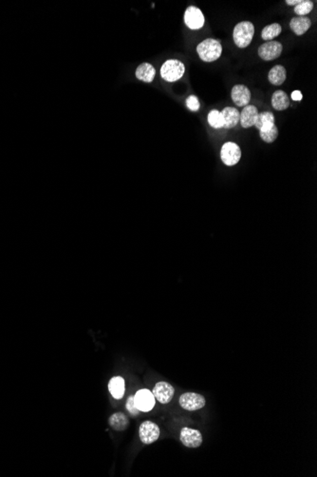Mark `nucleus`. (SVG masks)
Masks as SVG:
<instances>
[{"label": "nucleus", "instance_id": "obj_15", "mask_svg": "<svg viewBox=\"0 0 317 477\" xmlns=\"http://www.w3.org/2000/svg\"><path fill=\"white\" fill-rule=\"evenodd\" d=\"M221 113L224 118V128L225 129H232L238 124L240 113L235 108H224Z\"/></svg>", "mask_w": 317, "mask_h": 477}, {"label": "nucleus", "instance_id": "obj_13", "mask_svg": "<svg viewBox=\"0 0 317 477\" xmlns=\"http://www.w3.org/2000/svg\"><path fill=\"white\" fill-rule=\"evenodd\" d=\"M258 116H259V111L256 106L247 105L246 107L243 108L240 114V119H239L242 128L248 129L255 126Z\"/></svg>", "mask_w": 317, "mask_h": 477}, {"label": "nucleus", "instance_id": "obj_20", "mask_svg": "<svg viewBox=\"0 0 317 477\" xmlns=\"http://www.w3.org/2000/svg\"><path fill=\"white\" fill-rule=\"evenodd\" d=\"M275 119L272 113L271 112H262L259 114L257 121L255 123V127L259 131L269 129L272 125H274Z\"/></svg>", "mask_w": 317, "mask_h": 477}, {"label": "nucleus", "instance_id": "obj_7", "mask_svg": "<svg viewBox=\"0 0 317 477\" xmlns=\"http://www.w3.org/2000/svg\"><path fill=\"white\" fill-rule=\"evenodd\" d=\"M283 46L278 41H268L263 43L258 51L259 57L265 61L276 60L281 56Z\"/></svg>", "mask_w": 317, "mask_h": 477}, {"label": "nucleus", "instance_id": "obj_10", "mask_svg": "<svg viewBox=\"0 0 317 477\" xmlns=\"http://www.w3.org/2000/svg\"><path fill=\"white\" fill-rule=\"evenodd\" d=\"M180 439L187 448H199L202 444V434L199 429L182 428L181 430Z\"/></svg>", "mask_w": 317, "mask_h": 477}, {"label": "nucleus", "instance_id": "obj_16", "mask_svg": "<svg viewBox=\"0 0 317 477\" xmlns=\"http://www.w3.org/2000/svg\"><path fill=\"white\" fill-rule=\"evenodd\" d=\"M135 74H136V77L139 80L146 82V83H150V82H152L153 79L156 75V70L151 64L142 63L137 68Z\"/></svg>", "mask_w": 317, "mask_h": 477}, {"label": "nucleus", "instance_id": "obj_17", "mask_svg": "<svg viewBox=\"0 0 317 477\" xmlns=\"http://www.w3.org/2000/svg\"><path fill=\"white\" fill-rule=\"evenodd\" d=\"M272 106L276 111L287 110L290 106L289 96L284 91H275L272 96Z\"/></svg>", "mask_w": 317, "mask_h": 477}, {"label": "nucleus", "instance_id": "obj_25", "mask_svg": "<svg viewBox=\"0 0 317 477\" xmlns=\"http://www.w3.org/2000/svg\"><path fill=\"white\" fill-rule=\"evenodd\" d=\"M314 2L311 0H300V2L294 7V12L298 16H306L313 11Z\"/></svg>", "mask_w": 317, "mask_h": 477}, {"label": "nucleus", "instance_id": "obj_28", "mask_svg": "<svg viewBox=\"0 0 317 477\" xmlns=\"http://www.w3.org/2000/svg\"><path fill=\"white\" fill-rule=\"evenodd\" d=\"M292 99L294 101H300L302 99V94L300 91H294L292 93Z\"/></svg>", "mask_w": 317, "mask_h": 477}, {"label": "nucleus", "instance_id": "obj_11", "mask_svg": "<svg viewBox=\"0 0 317 477\" xmlns=\"http://www.w3.org/2000/svg\"><path fill=\"white\" fill-rule=\"evenodd\" d=\"M134 400H135L136 407L140 412H149L154 408L156 399L153 395L152 392H150L149 390L143 389L137 392V394L134 395Z\"/></svg>", "mask_w": 317, "mask_h": 477}, {"label": "nucleus", "instance_id": "obj_21", "mask_svg": "<svg viewBox=\"0 0 317 477\" xmlns=\"http://www.w3.org/2000/svg\"><path fill=\"white\" fill-rule=\"evenodd\" d=\"M108 423H109V425L112 429L118 430V431L125 430L130 425L129 419L122 413L113 414L108 419Z\"/></svg>", "mask_w": 317, "mask_h": 477}, {"label": "nucleus", "instance_id": "obj_1", "mask_svg": "<svg viewBox=\"0 0 317 477\" xmlns=\"http://www.w3.org/2000/svg\"><path fill=\"white\" fill-rule=\"evenodd\" d=\"M197 53L202 61L214 62L221 58L223 46L219 40L207 38L197 46Z\"/></svg>", "mask_w": 317, "mask_h": 477}, {"label": "nucleus", "instance_id": "obj_24", "mask_svg": "<svg viewBox=\"0 0 317 477\" xmlns=\"http://www.w3.org/2000/svg\"><path fill=\"white\" fill-rule=\"evenodd\" d=\"M259 136L265 143H272L278 136V129L275 125H272L269 129L259 131Z\"/></svg>", "mask_w": 317, "mask_h": 477}, {"label": "nucleus", "instance_id": "obj_3", "mask_svg": "<svg viewBox=\"0 0 317 477\" xmlns=\"http://www.w3.org/2000/svg\"><path fill=\"white\" fill-rule=\"evenodd\" d=\"M185 72V67L180 60H169L165 61L161 69L163 79L168 82H175L181 79Z\"/></svg>", "mask_w": 317, "mask_h": 477}, {"label": "nucleus", "instance_id": "obj_27", "mask_svg": "<svg viewBox=\"0 0 317 477\" xmlns=\"http://www.w3.org/2000/svg\"><path fill=\"white\" fill-rule=\"evenodd\" d=\"M186 106L193 112H197L200 109V101L198 97L195 96H188L186 99Z\"/></svg>", "mask_w": 317, "mask_h": 477}, {"label": "nucleus", "instance_id": "obj_14", "mask_svg": "<svg viewBox=\"0 0 317 477\" xmlns=\"http://www.w3.org/2000/svg\"><path fill=\"white\" fill-rule=\"evenodd\" d=\"M312 26V20L308 16H296L292 18L290 27L296 36H302Z\"/></svg>", "mask_w": 317, "mask_h": 477}, {"label": "nucleus", "instance_id": "obj_18", "mask_svg": "<svg viewBox=\"0 0 317 477\" xmlns=\"http://www.w3.org/2000/svg\"><path fill=\"white\" fill-rule=\"evenodd\" d=\"M108 391L115 399H121L125 394V379L121 376L112 377L108 382Z\"/></svg>", "mask_w": 317, "mask_h": 477}, {"label": "nucleus", "instance_id": "obj_6", "mask_svg": "<svg viewBox=\"0 0 317 477\" xmlns=\"http://www.w3.org/2000/svg\"><path fill=\"white\" fill-rule=\"evenodd\" d=\"M206 404L203 395L197 393H184L180 397V405L189 412H194L202 409Z\"/></svg>", "mask_w": 317, "mask_h": 477}, {"label": "nucleus", "instance_id": "obj_22", "mask_svg": "<svg viewBox=\"0 0 317 477\" xmlns=\"http://www.w3.org/2000/svg\"><path fill=\"white\" fill-rule=\"evenodd\" d=\"M281 25L278 23H272V24L267 25L263 28L261 32V37L265 41H270L276 36H279L281 34Z\"/></svg>", "mask_w": 317, "mask_h": 477}, {"label": "nucleus", "instance_id": "obj_8", "mask_svg": "<svg viewBox=\"0 0 317 477\" xmlns=\"http://www.w3.org/2000/svg\"><path fill=\"white\" fill-rule=\"evenodd\" d=\"M205 22L202 12L195 6H189L184 12V23L191 30H200Z\"/></svg>", "mask_w": 317, "mask_h": 477}, {"label": "nucleus", "instance_id": "obj_2", "mask_svg": "<svg viewBox=\"0 0 317 477\" xmlns=\"http://www.w3.org/2000/svg\"><path fill=\"white\" fill-rule=\"evenodd\" d=\"M255 35V26L250 21H242L236 24L233 32L235 45L240 49L248 47Z\"/></svg>", "mask_w": 317, "mask_h": 477}, {"label": "nucleus", "instance_id": "obj_26", "mask_svg": "<svg viewBox=\"0 0 317 477\" xmlns=\"http://www.w3.org/2000/svg\"><path fill=\"white\" fill-rule=\"evenodd\" d=\"M127 409L128 411L130 412V414H131L132 416H138L140 411L138 410V408L136 407V404H135V400H134V395H130L127 400Z\"/></svg>", "mask_w": 317, "mask_h": 477}, {"label": "nucleus", "instance_id": "obj_23", "mask_svg": "<svg viewBox=\"0 0 317 477\" xmlns=\"http://www.w3.org/2000/svg\"><path fill=\"white\" fill-rule=\"evenodd\" d=\"M207 120L209 125L214 129L224 128V118L222 113L218 110H212L211 112L208 114Z\"/></svg>", "mask_w": 317, "mask_h": 477}, {"label": "nucleus", "instance_id": "obj_19", "mask_svg": "<svg viewBox=\"0 0 317 477\" xmlns=\"http://www.w3.org/2000/svg\"><path fill=\"white\" fill-rule=\"evenodd\" d=\"M287 77L286 69L282 65H276L271 69L268 79L271 83L274 86H280L285 82Z\"/></svg>", "mask_w": 317, "mask_h": 477}, {"label": "nucleus", "instance_id": "obj_9", "mask_svg": "<svg viewBox=\"0 0 317 477\" xmlns=\"http://www.w3.org/2000/svg\"><path fill=\"white\" fill-rule=\"evenodd\" d=\"M152 394L155 399H157L160 403L167 404L173 399L175 389L167 382H158L152 390Z\"/></svg>", "mask_w": 317, "mask_h": 477}, {"label": "nucleus", "instance_id": "obj_12", "mask_svg": "<svg viewBox=\"0 0 317 477\" xmlns=\"http://www.w3.org/2000/svg\"><path fill=\"white\" fill-rule=\"evenodd\" d=\"M232 100L238 107H246L251 100V92L244 85H235L232 89Z\"/></svg>", "mask_w": 317, "mask_h": 477}, {"label": "nucleus", "instance_id": "obj_29", "mask_svg": "<svg viewBox=\"0 0 317 477\" xmlns=\"http://www.w3.org/2000/svg\"><path fill=\"white\" fill-rule=\"evenodd\" d=\"M299 2H300V0H287L286 1V3L290 6H296Z\"/></svg>", "mask_w": 317, "mask_h": 477}, {"label": "nucleus", "instance_id": "obj_5", "mask_svg": "<svg viewBox=\"0 0 317 477\" xmlns=\"http://www.w3.org/2000/svg\"><path fill=\"white\" fill-rule=\"evenodd\" d=\"M160 427L152 421L142 422L139 428V435L141 443L144 445H150L157 441L160 437Z\"/></svg>", "mask_w": 317, "mask_h": 477}, {"label": "nucleus", "instance_id": "obj_4", "mask_svg": "<svg viewBox=\"0 0 317 477\" xmlns=\"http://www.w3.org/2000/svg\"><path fill=\"white\" fill-rule=\"evenodd\" d=\"M241 158V150L235 142H226L221 150V159L224 165L232 167L236 165Z\"/></svg>", "mask_w": 317, "mask_h": 477}]
</instances>
